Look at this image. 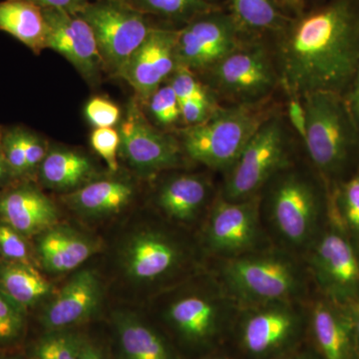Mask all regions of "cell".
<instances>
[{
    "instance_id": "6da1fadb",
    "label": "cell",
    "mask_w": 359,
    "mask_h": 359,
    "mask_svg": "<svg viewBox=\"0 0 359 359\" xmlns=\"http://www.w3.org/2000/svg\"><path fill=\"white\" fill-rule=\"evenodd\" d=\"M287 27L276 65L287 95H344L359 67V0H332Z\"/></svg>"
},
{
    "instance_id": "7a4b0ae2",
    "label": "cell",
    "mask_w": 359,
    "mask_h": 359,
    "mask_svg": "<svg viewBox=\"0 0 359 359\" xmlns=\"http://www.w3.org/2000/svg\"><path fill=\"white\" fill-rule=\"evenodd\" d=\"M263 191L261 207L283 249L306 255L325 224L328 196L294 165L276 174Z\"/></svg>"
},
{
    "instance_id": "3957f363",
    "label": "cell",
    "mask_w": 359,
    "mask_h": 359,
    "mask_svg": "<svg viewBox=\"0 0 359 359\" xmlns=\"http://www.w3.org/2000/svg\"><path fill=\"white\" fill-rule=\"evenodd\" d=\"M219 283L240 306L301 302L306 294L304 266L285 249H261L223 259Z\"/></svg>"
},
{
    "instance_id": "277c9868",
    "label": "cell",
    "mask_w": 359,
    "mask_h": 359,
    "mask_svg": "<svg viewBox=\"0 0 359 359\" xmlns=\"http://www.w3.org/2000/svg\"><path fill=\"white\" fill-rule=\"evenodd\" d=\"M299 302L240 306L224 351L235 359H280L306 344L308 313Z\"/></svg>"
},
{
    "instance_id": "5b68a950",
    "label": "cell",
    "mask_w": 359,
    "mask_h": 359,
    "mask_svg": "<svg viewBox=\"0 0 359 359\" xmlns=\"http://www.w3.org/2000/svg\"><path fill=\"white\" fill-rule=\"evenodd\" d=\"M306 113L304 143L321 176L335 181L346 173L359 151V128L341 94L313 92L302 96Z\"/></svg>"
},
{
    "instance_id": "8992f818",
    "label": "cell",
    "mask_w": 359,
    "mask_h": 359,
    "mask_svg": "<svg viewBox=\"0 0 359 359\" xmlns=\"http://www.w3.org/2000/svg\"><path fill=\"white\" fill-rule=\"evenodd\" d=\"M264 102L218 107L205 121L180 130L184 153L210 169L226 172L271 117Z\"/></svg>"
},
{
    "instance_id": "52a82bcc",
    "label": "cell",
    "mask_w": 359,
    "mask_h": 359,
    "mask_svg": "<svg viewBox=\"0 0 359 359\" xmlns=\"http://www.w3.org/2000/svg\"><path fill=\"white\" fill-rule=\"evenodd\" d=\"M238 308L219 282L216 289L176 297L164 318L180 344L201 358L224 349Z\"/></svg>"
},
{
    "instance_id": "ba28073f",
    "label": "cell",
    "mask_w": 359,
    "mask_h": 359,
    "mask_svg": "<svg viewBox=\"0 0 359 359\" xmlns=\"http://www.w3.org/2000/svg\"><path fill=\"white\" fill-rule=\"evenodd\" d=\"M327 221L306 252L309 269L325 299L347 306L359 299V254L355 242L328 195Z\"/></svg>"
},
{
    "instance_id": "9c48e42d",
    "label": "cell",
    "mask_w": 359,
    "mask_h": 359,
    "mask_svg": "<svg viewBox=\"0 0 359 359\" xmlns=\"http://www.w3.org/2000/svg\"><path fill=\"white\" fill-rule=\"evenodd\" d=\"M292 165L287 129L282 118L271 115L226 170L221 196L230 201L255 197L276 174Z\"/></svg>"
},
{
    "instance_id": "30bf717a",
    "label": "cell",
    "mask_w": 359,
    "mask_h": 359,
    "mask_svg": "<svg viewBox=\"0 0 359 359\" xmlns=\"http://www.w3.org/2000/svg\"><path fill=\"white\" fill-rule=\"evenodd\" d=\"M77 14L94 33L103 67L116 76L152 29L143 11L125 0L87 2Z\"/></svg>"
},
{
    "instance_id": "8fae6325",
    "label": "cell",
    "mask_w": 359,
    "mask_h": 359,
    "mask_svg": "<svg viewBox=\"0 0 359 359\" xmlns=\"http://www.w3.org/2000/svg\"><path fill=\"white\" fill-rule=\"evenodd\" d=\"M207 72L212 88L233 105L264 102L280 84L271 54L256 42H243Z\"/></svg>"
},
{
    "instance_id": "7c38bea8",
    "label": "cell",
    "mask_w": 359,
    "mask_h": 359,
    "mask_svg": "<svg viewBox=\"0 0 359 359\" xmlns=\"http://www.w3.org/2000/svg\"><path fill=\"white\" fill-rule=\"evenodd\" d=\"M264 231L261 194L241 201L224 199L212 203L204 231L205 248L223 259L263 249Z\"/></svg>"
},
{
    "instance_id": "4fadbf2b",
    "label": "cell",
    "mask_w": 359,
    "mask_h": 359,
    "mask_svg": "<svg viewBox=\"0 0 359 359\" xmlns=\"http://www.w3.org/2000/svg\"><path fill=\"white\" fill-rule=\"evenodd\" d=\"M240 32L231 14L214 11L191 20L177 35V66L209 70L243 43Z\"/></svg>"
},
{
    "instance_id": "5bb4252c",
    "label": "cell",
    "mask_w": 359,
    "mask_h": 359,
    "mask_svg": "<svg viewBox=\"0 0 359 359\" xmlns=\"http://www.w3.org/2000/svg\"><path fill=\"white\" fill-rule=\"evenodd\" d=\"M118 132L120 153L139 173L150 176L181 166L185 153L179 140L154 128L138 103L129 104Z\"/></svg>"
},
{
    "instance_id": "9a60e30c",
    "label": "cell",
    "mask_w": 359,
    "mask_h": 359,
    "mask_svg": "<svg viewBox=\"0 0 359 359\" xmlns=\"http://www.w3.org/2000/svg\"><path fill=\"white\" fill-rule=\"evenodd\" d=\"M46 25V48L57 52L88 81H95L102 58L91 27L77 13L42 8Z\"/></svg>"
},
{
    "instance_id": "2e32d148",
    "label": "cell",
    "mask_w": 359,
    "mask_h": 359,
    "mask_svg": "<svg viewBox=\"0 0 359 359\" xmlns=\"http://www.w3.org/2000/svg\"><path fill=\"white\" fill-rule=\"evenodd\" d=\"M177 35L176 30L152 28L118 74L143 102L176 70Z\"/></svg>"
},
{
    "instance_id": "e0dca14e",
    "label": "cell",
    "mask_w": 359,
    "mask_h": 359,
    "mask_svg": "<svg viewBox=\"0 0 359 359\" xmlns=\"http://www.w3.org/2000/svg\"><path fill=\"white\" fill-rule=\"evenodd\" d=\"M306 344L320 359H359V347L346 306L327 299L306 309Z\"/></svg>"
},
{
    "instance_id": "ac0fdd59",
    "label": "cell",
    "mask_w": 359,
    "mask_h": 359,
    "mask_svg": "<svg viewBox=\"0 0 359 359\" xmlns=\"http://www.w3.org/2000/svg\"><path fill=\"white\" fill-rule=\"evenodd\" d=\"M185 252L178 241L159 230L141 231L130 238L123 250L127 276L139 283L167 278L183 264Z\"/></svg>"
},
{
    "instance_id": "d6986e66",
    "label": "cell",
    "mask_w": 359,
    "mask_h": 359,
    "mask_svg": "<svg viewBox=\"0 0 359 359\" xmlns=\"http://www.w3.org/2000/svg\"><path fill=\"white\" fill-rule=\"evenodd\" d=\"M102 287L95 271L83 269L69 282L44 309L41 323L46 332L70 330L87 321L98 311Z\"/></svg>"
},
{
    "instance_id": "ffe728a7",
    "label": "cell",
    "mask_w": 359,
    "mask_h": 359,
    "mask_svg": "<svg viewBox=\"0 0 359 359\" xmlns=\"http://www.w3.org/2000/svg\"><path fill=\"white\" fill-rule=\"evenodd\" d=\"M0 219L23 237H32L55 226L59 212L39 189L21 185L0 197Z\"/></svg>"
},
{
    "instance_id": "44dd1931",
    "label": "cell",
    "mask_w": 359,
    "mask_h": 359,
    "mask_svg": "<svg viewBox=\"0 0 359 359\" xmlns=\"http://www.w3.org/2000/svg\"><path fill=\"white\" fill-rule=\"evenodd\" d=\"M100 245L83 233L53 226L40 233L37 250L41 263L52 273H65L81 266L96 254Z\"/></svg>"
},
{
    "instance_id": "7402d4cb",
    "label": "cell",
    "mask_w": 359,
    "mask_h": 359,
    "mask_svg": "<svg viewBox=\"0 0 359 359\" xmlns=\"http://www.w3.org/2000/svg\"><path fill=\"white\" fill-rule=\"evenodd\" d=\"M209 180L201 175L181 174L167 179L158 190V207L166 216L191 223L200 216L211 198Z\"/></svg>"
},
{
    "instance_id": "603a6c76",
    "label": "cell",
    "mask_w": 359,
    "mask_h": 359,
    "mask_svg": "<svg viewBox=\"0 0 359 359\" xmlns=\"http://www.w3.org/2000/svg\"><path fill=\"white\" fill-rule=\"evenodd\" d=\"M114 327L121 359H179L164 335L133 314H116Z\"/></svg>"
},
{
    "instance_id": "cb8c5ba5",
    "label": "cell",
    "mask_w": 359,
    "mask_h": 359,
    "mask_svg": "<svg viewBox=\"0 0 359 359\" xmlns=\"http://www.w3.org/2000/svg\"><path fill=\"white\" fill-rule=\"evenodd\" d=\"M134 188L123 180L92 181L66 194L65 204L85 216L102 217L118 214L131 203Z\"/></svg>"
},
{
    "instance_id": "d4e9b609",
    "label": "cell",
    "mask_w": 359,
    "mask_h": 359,
    "mask_svg": "<svg viewBox=\"0 0 359 359\" xmlns=\"http://www.w3.org/2000/svg\"><path fill=\"white\" fill-rule=\"evenodd\" d=\"M40 179L48 188L72 191L92 182L96 168L87 156L66 149H52L39 167Z\"/></svg>"
},
{
    "instance_id": "484cf974",
    "label": "cell",
    "mask_w": 359,
    "mask_h": 359,
    "mask_svg": "<svg viewBox=\"0 0 359 359\" xmlns=\"http://www.w3.org/2000/svg\"><path fill=\"white\" fill-rule=\"evenodd\" d=\"M0 30L35 54L46 49V25L42 8L27 0L0 1Z\"/></svg>"
},
{
    "instance_id": "4316f807",
    "label": "cell",
    "mask_w": 359,
    "mask_h": 359,
    "mask_svg": "<svg viewBox=\"0 0 359 359\" xmlns=\"http://www.w3.org/2000/svg\"><path fill=\"white\" fill-rule=\"evenodd\" d=\"M50 283L32 264L14 263L0 268V292L26 311L50 294Z\"/></svg>"
},
{
    "instance_id": "83f0119b",
    "label": "cell",
    "mask_w": 359,
    "mask_h": 359,
    "mask_svg": "<svg viewBox=\"0 0 359 359\" xmlns=\"http://www.w3.org/2000/svg\"><path fill=\"white\" fill-rule=\"evenodd\" d=\"M231 15L242 30L282 32L289 25L275 0H229Z\"/></svg>"
},
{
    "instance_id": "f1b7e54d",
    "label": "cell",
    "mask_w": 359,
    "mask_h": 359,
    "mask_svg": "<svg viewBox=\"0 0 359 359\" xmlns=\"http://www.w3.org/2000/svg\"><path fill=\"white\" fill-rule=\"evenodd\" d=\"M139 9L175 20H193L215 8L209 0H137Z\"/></svg>"
},
{
    "instance_id": "f546056e",
    "label": "cell",
    "mask_w": 359,
    "mask_h": 359,
    "mask_svg": "<svg viewBox=\"0 0 359 359\" xmlns=\"http://www.w3.org/2000/svg\"><path fill=\"white\" fill-rule=\"evenodd\" d=\"M81 334L71 330L47 332L34 344L32 359H80Z\"/></svg>"
},
{
    "instance_id": "4dcf8cb0",
    "label": "cell",
    "mask_w": 359,
    "mask_h": 359,
    "mask_svg": "<svg viewBox=\"0 0 359 359\" xmlns=\"http://www.w3.org/2000/svg\"><path fill=\"white\" fill-rule=\"evenodd\" d=\"M332 195L342 224L359 244V168Z\"/></svg>"
},
{
    "instance_id": "1f68e13d",
    "label": "cell",
    "mask_w": 359,
    "mask_h": 359,
    "mask_svg": "<svg viewBox=\"0 0 359 359\" xmlns=\"http://www.w3.org/2000/svg\"><path fill=\"white\" fill-rule=\"evenodd\" d=\"M147 103L153 117L162 126H172L181 118L179 99L170 84L161 85Z\"/></svg>"
},
{
    "instance_id": "d6a6232c",
    "label": "cell",
    "mask_w": 359,
    "mask_h": 359,
    "mask_svg": "<svg viewBox=\"0 0 359 359\" xmlns=\"http://www.w3.org/2000/svg\"><path fill=\"white\" fill-rule=\"evenodd\" d=\"M25 129L14 127L4 132L2 137L1 150L8 172L14 177L26 175L25 146Z\"/></svg>"
},
{
    "instance_id": "836d02e7",
    "label": "cell",
    "mask_w": 359,
    "mask_h": 359,
    "mask_svg": "<svg viewBox=\"0 0 359 359\" xmlns=\"http://www.w3.org/2000/svg\"><path fill=\"white\" fill-rule=\"evenodd\" d=\"M25 311L0 292V344L16 341L25 330Z\"/></svg>"
},
{
    "instance_id": "e575fe53",
    "label": "cell",
    "mask_w": 359,
    "mask_h": 359,
    "mask_svg": "<svg viewBox=\"0 0 359 359\" xmlns=\"http://www.w3.org/2000/svg\"><path fill=\"white\" fill-rule=\"evenodd\" d=\"M90 143L97 154L100 156L111 172L119 169L118 154L120 152V135L114 128H96L90 137Z\"/></svg>"
},
{
    "instance_id": "d590c367",
    "label": "cell",
    "mask_w": 359,
    "mask_h": 359,
    "mask_svg": "<svg viewBox=\"0 0 359 359\" xmlns=\"http://www.w3.org/2000/svg\"><path fill=\"white\" fill-rule=\"evenodd\" d=\"M170 78L171 80L169 84L178 97L179 102L187 99H203L212 97L208 89L196 77L195 72L189 68L177 66L176 70Z\"/></svg>"
},
{
    "instance_id": "8d00e7d4",
    "label": "cell",
    "mask_w": 359,
    "mask_h": 359,
    "mask_svg": "<svg viewBox=\"0 0 359 359\" xmlns=\"http://www.w3.org/2000/svg\"><path fill=\"white\" fill-rule=\"evenodd\" d=\"M87 119L96 128H113L120 121L121 111L112 101L94 97L85 108Z\"/></svg>"
},
{
    "instance_id": "74e56055",
    "label": "cell",
    "mask_w": 359,
    "mask_h": 359,
    "mask_svg": "<svg viewBox=\"0 0 359 359\" xmlns=\"http://www.w3.org/2000/svg\"><path fill=\"white\" fill-rule=\"evenodd\" d=\"M0 252L14 263L30 264L29 252L23 236L8 224H0Z\"/></svg>"
},
{
    "instance_id": "f35d334b",
    "label": "cell",
    "mask_w": 359,
    "mask_h": 359,
    "mask_svg": "<svg viewBox=\"0 0 359 359\" xmlns=\"http://www.w3.org/2000/svg\"><path fill=\"white\" fill-rule=\"evenodd\" d=\"M218 108L210 98H193L180 102V110H181V118L186 123L187 126L199 124L209 117L210 115Z\"/></svg>"
},
{
    "instance_id": "ab89813d",
    "label": "cell",
    "mask_w": 359,
    "mask_h": 359,
    "mask_svg": "<svg viewBox=\"0 0 359 359\" xmlns=\"http://www.w3.org/2000/svg\"><path fill=\"white\" fill-rule=\"evenodd\" d=\"M25 146L26 158V174L32 173L42 164L46 157V143L39 136L25 130Z\"/></svg>"
},
{
    "instance_id": "60d3db41",
    "label": "cell",
    "mask_w": 359,
    "mask_h": 359,
    "mask_svg": "<svg viewBox=\"0 0 359 359\" xmlns=\"http://www.w3.org/2000/svg\"><path fill=\"white\" fill-rule=\"evenodd\" d=\"M287 96H289V103H287L289 121L295 133L304 142L306 135V113L302 97L299 95Z\"/></svg>"
},
{
    "instance_id": "b9f144b4",
    "label": "cell",
    "mask_w": 359,
    "mask_h": 359,
    "mask_svg": "<svg viewBox=\"0 0 359 359\" xmlns=\"http://www.w3.org/2000/svg\"><path fill=\"white\" fill-rule=\"evenodd\" d=\"M41 8H58L71 13H78L87 4V0H27Z\"/></svg>"
},
{
    "instance_id": "7bdbcfd3",
    "label": "cell",
    "mask_w": 359,
    "mask_h": 359,
    "mask_svg": "<svg viewBox=\"0 0 359 359\" xmlns=\"http://www.w3.org/2000/svg\"><path fill=\"white\" fill-rule=\"evenodd\" d=\"M344 96L346 99L347 107L351 111L354 121H355L359 128V67L355 77H354L353 84Z\"/></svg>"
},
{
    "instance_id": "ee69618b",
    "label": "cell",
    "mask_w": 359,
    "mask_h": 359,
    "mask_svg": "<svg viewBox=\"0 0 359 359\" xmlns=\"http://www.w3.org/2000/svg\"><path fill=\"white\" fill-rule=\"evenodd\" d=\"M80 359H107L102 348L97 346L93 340L81 335L80 344Z\"/></svg>"
},
{
    "instance_id": "f6af8a7d",
    "label": "cell",
    "mask_w": 359,
    "mask_h": 359,
    "mask_svg": "<svg viewBox=\"0 0 359 359\" xmlns=\"http://www.w3.org/2000/svg\"><path fill=\"white\" fill-rule=\"evenodd\" d=\"M280 359H320L316 355L313 349L306 344L297 348V351H292V353L283 356Z\"/></svg>"
},
{
    "instance_id": "bcb514c9",
    "label": "cell",
    "mask_w": 359,
    "mask_h": 359,
    "mask_svg": "<svg viewBox=\"0 0 359 359\" xmlns=\"http://www.w3.org/2000/svg\"><path fill=\"white\" fill-rule=\"evenodd\" d=\"M346 309L351 314V320H353L354 332H355L356 340L359 347V299L347 304Z\"/></svg>"
},
{
    "instance_id": "7dc6e473",
    "label": "cell",
    "mask_w": 359,
    "mask_h": 359,
    "mask_svg": "<svg viewBox=\"0 0 359 359\" xmlns=\"http://www.w3.org/2000/svg\"><path fill=\"white\" fill-rule=\"evenodd\" d=\"M199 359H235L231 354L226 353L224 349L215 351V353L207 354V355L201 356Z\"/></svg>"
},
{
    "instance_id": "c3c4849f",
    "label": "cell",
    "mask_w": 359,
    "mask_h": 359,
    "mask_svg": "<svg viewBox=\"0 0 359 359\" xmlns=\"http://www.w3.org/2000/svg\"><path fill=\"white\" fill-rule=\"evenodd\" d=\"M6 171H8V168H7L6 160H4L1 150H0V183H1L2 179L4 178Z\"/></svg>"
},
{
    "instance_id": "681fc988",
    "label": "cell",
    "mask_w": 359,
    "mask_h": 359,
    "mask_svg": "<svg viewBox=\"0 0 359 359\" xmlns=\"http://www.w3.org/2000/svg\"><path fill=\"white\" fill-rule=\"evenodd\" d=\"M276 4H283L285 6L294 7L297 6V1L295 0H275Z\"/></svg>"
},
{
    "instance_id": "f907efd6",
    "label": "cell",
    "mask_w": 359,
    "mask_h": 359,
    "mask_svg": "<svg viewBox=\"0 0 359 359\" xmlns=\"http://www.w3.org/2000/svg\"><path fill=\"white\" fill-rule=\"evenodd\" d=\"M4 132L2 131L1 127H0V149H1L2 137H4Z\"/></svg>"
},
{
    "instance_id": "816d5d0a",
    "label": "cell",
    "mask_w": 359,
    "mask_h": 359,
    "mask_svg": "<svg viewBox=\"0 0 359 359\" xmlns=\"http://www.w3.org/2000/svg\"><path fill=\"white\" fill-rule=\"evenodd\" d=\"M6 359H20V358H6Z\"/></svg>"
}]
</instances>
